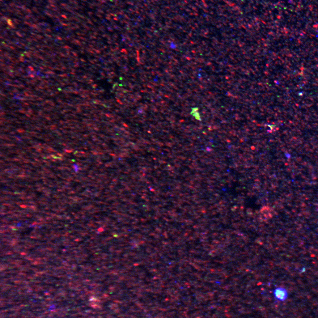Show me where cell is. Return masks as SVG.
<instances>
[{
	"mask_svg": "<svg viewBox=\"0 0 318 318\" xmlns=\"http://www.w3.org/2000/svg\"><path fill=\"white\" fill-rule=\"evenodd\" d=\"M275 297L277 299L281 301H284L287 299L288 293L286 290L282 288H278L274 291Z\"/></svg>",
	"mask_w": 318,
	"mask_h": 318,
	"instance_id": "6da1fadb",
	"label": "cell"
}]
</instances>
